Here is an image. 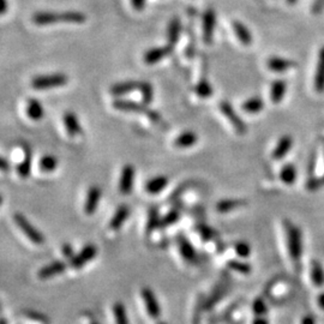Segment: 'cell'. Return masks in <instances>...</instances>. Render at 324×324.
<instances>
[{"instance_id": "obj_1", "label": "cell", "mask_w": 324, "mask_h": 324, "mask_svg": "<svg viewBox=\"0 0 324 324\" xmlns=\"http://www.w3.org/2000/svg\"><path fill=\"white\" fill-rule=\"evenodd\" d=\"M33 21L37 26H49L56 23H73L81 24L87 21V16L77 11L65 12H37L33 17Z\"/></svg>"}, {"instance_id": "obj_2", "label": "cell", "mask_w": 324, "mask_h": 324, "mask_svg": "<svg viewBox=\"0 0 324 324\" xmlns=\"http://www.w3.org/2000/svg\"><path fill=\"white\" fill-rule=\"evenodd\" d=\"M286 244L287 250L290 254L292 261L294 263H299L301 261L302 256V237L300 230L293 223L286 222Z\"/></svg>"}, {"instance_id": "obj_3", "label": "cell", "mask_w": 324, "mask_h": 324, "mask_svg": "<svg viewBox=\"0 0 324 324\" xmlns=\"http://www.w3.org/2000/svg\"><path fill=\"white\" fill-rule=\"evenodd\" d=\"M13 220H15V223L21 230V232H22L31 243L35 245H42L45 243L44 234H42L33 223H30V221L26 218V216L22 215V214H15Z\"/></svg>"}, {"instance_id": "obj_4", "label": "cell", "mask_w": 324, "mask_h": 324, "mask_svg": "<svg viewBox=\"0 0 324 324\" xmlns=\"http://www.w3.org/2000/svg\"><path fill=\"white\" fill-rule=\"evenodd\" d=\"M69 81L66 74L64 73H52L45 76H36L31 81V87L36 90H48L65 85Z\"/></svg>"}, {"instance_id": "obj_5", "label": "cell", "mask_w": 324, "mask_h": 324, "mask_svg": "<svg viewBox=\"0 0 324 324\" xmlns=\"http://www.w3.org/2000/svg\"><path fill=\"white\" fill-rule=\"evenodd\" d=\"M220 111L222 112V115L226 117V119L231 123V125L233 126V129L237 131L239 135H244L246 132V125H245L244 120L238 116V113L234 111V108L231 106L230 102L222 101L220 102Z\"/></svg>"}, {"instance_id": "obj_6", "label": "cell", "mask_w": 324, "mask_h": 324, "mask_svg": "<svg viewBox=\"0 0 324 324\" xmlns=\"http://www.w3.org/2000/svg\"><path fill=\"white\" fill-rule=\"evenodd\" d=\"M96 255H98V247L95 245L89 244L70 259V265L74 269H80L88 264L89 262H91L96 257Z\"/></svg>"}, {"instance_id": "obj_7", "label": "cell", "mask_w": 324, "mask_h": 324, "mask_svg": "<svg viewBox=\"0 0 324 324\" xmlns=\"http://www.w3.org/2000/svg\"><path fill=\"white\" fill-rule=\"evenodd\" d=\"M216 28V13L213 9H208L203 15V40L210 45L213 42Z\"/></svg>"}, {"instance_id": "obj_8", "label": "cell", "mask_w": 324, "mask_h": 324, "mask_svg": "<svg viewBox=\"0 0 324 324\" xmlns=\"http://www.w3.org/2000/svg\"><path fill=\"white\" fill-rule=\"evenodd\" d=\"M142 299H143L145 309H147L149 316L151 318H159L160 315H161V309H160L159 300L154 294V292L148 287L143 288L142 290Z\"/></svg>"}, {"instance_id": "obj_9", "label": "cell", "mask_w": 324, "mask_h": 324, "mask_svg": "<svg viewBox=\"0 0 324 324\" xmlns=\"http://www.w3.org/2000/svg\"><path fill=\"white\" fill-rule=\"evenodd\" d=\"M101 188L98 186H92L89 188L87 198H85L84 203V213L87 214V215H92V214H95L96 209H98V206L100 204V201H101Z\"/></svg>"}, {"instance_id": "obj_10", "label": "cell", "mask_w": 324, "mask_h": 324, "mask_svg": "<svg viewBox=\"0 0 324 324\" xmlns=\"http://www.w3.org/2000/svg\"><path fill=\"white\" fill-rule=\"evenodd\" d=\"M135 168L134 166L126 165L122 170V176L119 180V191L122 195H130L134 187V180H135Z\"/></svg>"}, {"instance_id": "obj_11", "label": "cell", "mask_w": 324, "mask_h": 324, "mask_svg": "<svg viewBox=\"0 0 324 324\" xmlns=\"http://www.w3.org/2000/svg\"><path fill=\"white\" fill-rule=\"evenodd\" d=\"M173 46H165V47H158V48H151L148 52H145L144 54V63L148 65H154V64L161 62L162 59H165L166 56H168L173 51Z\"/></svg>"}, {"instance_id": "obj_12", "label": "cell", "mask_w": 324, "mask_h": 324, "mask_svg": "<svg viewBox=\"0 0 324 324\" xmlns=\"http://www.w3.org/2000/svg\"><path fill=\"white\" fill-rule=\"evenodd\" d=\"M66 270V264L62 261H55L49 263V264L45 265L44 268H41L39 270L37 276L40 280H48L53 276L59 275V274H63Z\"/></svg>"}, {"instance_id": "obj_13", "label": "cell", "mask_w": 324, "mask_h": 324, "mask_svg": "<svg viewBox=\"0 0 324 324\" xmlns=\"http://www.w3.org/2000/svg\"><path fill=\"white\" fill-rule=\"evenodd\" d=\"M178 247H179L180 255L183 256V258L185 259V261L188 263H192V264L197 263L198 261L197 252H196L194 246H192L191 243L186 239V238H184V237L178 238Z\"/></svg>"}, {"instance_id": "obj_14", "label": "cell", "mask_w": 324, "mask_h": 324, "mask_svg": "<svg viewBox=\"0 0 324 324\" xmlns=\"http://www.w3.org/2000/svg\"><path fill=\"white\" fill-rule=\"evenodd\" d=\"M113 107L118 111L130 112V113H147L148 108L144 105L134 101H127V100H116L113 102Z\"/></svg>"}, {"instance_id": "obj_15", "label": "cell", "mask_w": 324, "mask_h": 324, "mask_svg": "<svg viewBox=\"0 0 324 324\" xmlns=\"http://www.w3.org/2000/svg\"><path fill=\"white\" fill-rule=\"evenodd\" d=\"M142 85V82L137 81H125V82H120V83L113 84L109 91H111L112 95L115 96H122L125 94H129V92L134 90H140Z\"/></svg>"}, {"instance_id": "obj_16", "label": "cell", "mask_w": 324, "mask_h": 324, "mask_svg": "<svg viewBox=\"0 0 324 324\" xmlns=\"http://www.w3.org/2000/svg\"><path fill=\"white\" fill-rule=\"evenodd\" d=\"M266 65H268V69L270 71H274V72H284V71L297 66V63L290 59L280 58V56H272L268 60Z\"/></svg>"}, {"instance_id": "obj_17", "label": "cell", "mask_w": 324, "mask_h": 324, "mask_svg": "<svg viewBox=\"0 0 324 324\" xmlns=\"http://www.w3.org/2000/svg\"><path fill=\"white\" fill-rule=\"evenodd\" d=\"M130 216V208L125 204L120 205L118 209L116 210L115 215L112 216L111 222H109V228L112 231H118L122 228V226L125 223L127 218Z\"/></svg>"}, {"instance_id": "obj_18", "label": "cell", "mask_w": 324, "mask_h": 324, "mask_svg": "<svg viewBox=\"0 0 324 324\" xmlns=\"http://www.w3.org/2000/svg\"><path fill=\"white\" fill-rule=\"evenodd\" d=\"M64 125H65V129L70 136L74 137V136H80V135H82L81 123L74 113L72 112L65 113V116H64Z\"/></svg>"}, {"instance_id": "obj_19", "label": "cell", "mask_w": 324, "mask_h": 324, "mask_svg": "<svg viewBox=\"0 0 324 324\" xmlns=\"http://www.w3.org/2000/svg\"><path fill=\"white\" fill-rule=\"evenodd\" d=\"M292 147H293V140L290 136H283L282 138H280L279 142H277L276 147L274 148L273 150V159L274 160H281L283 159L284 156L288 154V151L291 150Z\"/></svg>"}, {"instance_id": "obj_20", "label": "cell", "mask_w": 324, "mask_h": 324, "mask_svg": "<svg viewBox=\"0 0 324 324\" xmlns=\"http://www.w3.org/2000/svg\"><path fill=\"white\" fill-rule=\"evenodd\" d=\"M315 89L317 92H324V47L320 48L318 53L315 73Z\"/></svg>"}, {"instance_id": "obj_21", "label": "cell", "mask_w": 324, "mask_h": 324, "mask_svg": "<svg viewBox=\"0 0 324 324\" xmlns=\"http://www.w3.org/2000/svg\"><path fill=\"white\" fill-rule=\"evenodd\" d=\"M167 185H168V178L165 176H158L147 181L145 191L150 195H158L162 190H165Z\"/></svg>"}, {"instance_id": "obj_22", "label": "cell", "mask_w": 324, "mask_h": 324, "mask_svg": "<svg viewBox=\"0 0 324 324\" xmlns=\"http://www.w3.org/2000/svg\"><path fill=\"white\" fill-rule=\"evenodd\" d=\"M198 137L197 135L192 131H185V132L180 134L179 136L176 138L174 141V147L179 148V149H187L194 147V145L197 143Z\"/></svg>"}, {"instance_id": "obj_23", "label": "cell", "mask_w": 324, "mask_h": 324, "mask_svg": "<svg viewBox=\"0 0 324 324\" xmlns=\"http://www.w3.org/2000/svg\"><path fill=\"white\" fill-rule=\"evenodd\" d=\"M233 29L234 33L237 35L238 40H239L241 44L245 46H250L252 44V41H254L252 34L250 33V30L247 29V27L245 26V24L236 21V22H233Z\"/></svg>"}, {"instance_id": "obj_24", "label": "cell", "mask_w": 324, "mask_h": 324, "mask_svg": "<svg viewBox=\"0 0 324 324\" xmlns=\"http://www.w3.org/2000/svg\"><path fill=\"white\" fill-rule=\"evenodd\" d=\"M286 82L282 80L275 81L272 84V88H270V100H272L274 103H280L283 100L284 95H286Z\"/></svg>"}, {"instance_id": "obj_25", "label": "cell", "mask_w": 324, "mask_h": 324, "mask_svg": "<svg viewBox=\"0 0 324 324\" xmlns=\"http://www.w3.org/2000/svg\"><path fill=\"white\" fill-rule=\"evenodd\" d=\"M27 115L31 120H41L44 118L45 111H44V107L40 102L37 101L36 99H29L28 100V105H27Z\"/></svg>"}, {"instance_id": "obj_26", "label": "cell", "mask_w": 324, "mask_h": 324, "mask_svg": "<svg viewBox=\"0 0 324 324\" xmlns=\"http://www.w3.org/2000/svg\"><path fill=\"white\" fill-rule=\"evenodd\" d=\"M279 178L284 185H293L294 181L297 180V168H295V166L292 165V163L283 166L280 170Z\"/></svg>"}, {"instance_id": "obj_27", "label": "cell", "mask_w": 324, "mask_h": 324, "mask_svg": "<svg viewBox=\"0 0 324 324\" xmlns=\"http://www.w3.org/2000/svg\"><path fill=\"white\" fill-rule=\"evenodd\" d=\"M241 108L249 115H255V113L261 112L264 108V102L261 98H251L241 105Z\"/></svg>"}, {"instance_id": "obj_28", "label": "cell", "mask_w": 324, "mask_h": 324, "mask_svg": "<svg viewBox=\"0 0 324 324\" xmlns=\"http://www.w3.org/2000/svg\"><path fill=\"white\" fill-rule=\"evenodd\" d=\"M243 205H245V201H241V199H223V201H220L218 203L216 209H218L219 213L225 214L231 213L232 210H236Z\"/></svg>"}, {"instance_id": "obj_29", "label": "cell", "mask_w": 324, "mask_h": 324, "mask_svg": "<svg viewBox=\"0 0 324 324\" xmlns=\"http://www.w3.org/2000/svg\"><path fill=\"white\" fill-rule=\"evenodd\" d=\"M181 33V24L179 18H173L172 22L168 26V31H167V39H168V45L174 46L179 40Z\"/></svg>"}, {"instance_id": "obj_30", "label": "cell", "mask_w": 324, "mask_h": 324, "mask_svg": "<svg viewBox=\"0 0 324 324\" xmlns=\"http://www.w3.org/2000/svg\"><path fill=\"white\" fill-rule=\"evenodd\" d=\"M310 276H311V281L315 286L322 287L324 284V270L319 263H312L311 270H310Z\"/></svg>"}, {"instance_id": "obj_31", "label": "cell", "mask_w": 324, "mask_h": 324, "mask_svg": "<svg viewBox=\"0 0 324 324\" xmlns=\"http://www.w3.org/2000/svg\"><path fill=\"white\" fill-rule=\"evenodd\" d=\"M31 162H33V158H31V153L29 149L26 150V158L22 162L20 163L18 167H17V172H18V176L23 179H27L28 177L30 176L31 172Z\"/></svg>"}, {"instance_id": "obj_32", "label": "cell", "mask_w": 324, "mask_h": 324, "mask_svg": "<svg viewBox=\"0 0 324 324\" xmlns=\"http://www.w3.org/2000/svg\"><path fill=\"white\" fill-rule=\"evenodd\" d=\"M113 315H115L116 324H130L125 305L123 302H116L113 305Z\"/></svg>"}, {"instance_id": "obj_33", "label": "cell", "mask_w": 324, "mask_h": 324, "mask_svg": "<svg viewBox=\"0 0 324 324\" xmlns=\"http://www.w3.org/2000/svg\"><path fill=\"white\" fill-rule=\"evenodd\" d=\"M195 92L197 94L199 98L202 99H209L210 96L214 94V89L212 87V84L209 83L206 80H202L195 87Z\"/></svg>"}, {"instance_id": "obj_34", "label": "cell", "mask_w": 324, "mask_h": 324, "mask_svg": "<svg viewBox=\"0 0 324 324\" xmlns=\"http://www.w3.org/2000/svg\"><path fill=\"white\" fill-rule=\"evenodd\" d=\"M58 166V160L53 155H46L40 160V168L44 172H53Z\"/></svg>"}, {"instance_id": "obj_35", "label": "cell", "mask_w": 324, "mask_h": 324, "mask_svg": "<svg viewBox=\"0 0 324 324\" xmlns=\"http://www.w3.org/2000/svg\"><path fill=\"white\" fill-rule=\"evenodd\" d=\"M228 268L231 270H233V272L244 274V275L251 273L250 264H247V263L244 262V261H231L228 263Z\"/></svg>"}, {"instance_id": "obj_36", "label": "cell", "mask_w": 324, "mask_h": 324, "mask_svg": "<svg viewBox=\"0 0 324 324\" xmlns=\"http://www.w3.org/2000/svg\"><path fill=\"white\" fill-rule=\"evenodd\" d=\"M141 92H142V99H143V105H149L154 99V90H153L151 84L142 82L141 85Z\"/></svg>"}, {"instance_id": "obj_37", "label": "cell", "mask_w": 324, "mask_h": 324, "mask_svg": "<svg viewBox=\"0 0 324 324\" xmlns=\"http://www.w3.org/2000/svg\"><path fill=\"white\" fill-rule=\"evenodd\" d=\"M234 252H236V255L238 256V257L244 259V258H247L249 256L251 255V247H250V245H249L247 243H245V241H240V243H237L236 245H234Z\"/></svg>"}, {"instance_id": "obj_38", "label": "cell", "mask_w": 324, "mask_h": 324, "mask_svg": "<svg viewBox=\"0 0 324 324\" xmlns=\"http://www.w3.org/2000/svg\"><path fill=\"white\" fill-rule=\"evenodd\" d=\"M160 222H161V219L159 218L158 210L151 209L150 212H149V216H148V226H147L148 233H151L153 230H155L156 227L160 225Z\"/></svg>"}, {"instance_id": "obj_39", "label": "cell", "mask_w": 324, "mask_h": 324, "mask_svg": "<svg viewBox=\"0 0 324 324\" xmlns=\"http://www.w3.org/2000/svg\"><path fill=\"white\" fill-rule=\"evenodd\" d=\"M178 219H179V213H178L177 210H172V212L167 214L165 218L161 219L160 226L161 227L170 226V225H173V223H176L178 221Z\"/></svg>"}, {"instance_id": "obj_40", "label": "cell", "mask_w": 324, "mask_h": 324, "mask_svg": "<svg viewBox=\"0 0 324 324\" xmlns=\"http://www.w3.org/2000/svg\"><path fill=\"white\" fill-rule=\"evenodd\" d=\"M266 305L263 299L258 298L256 299V300L254 301V305H252V311H254V313L256 316H264L266 313Z\"/></svg>"}, {"instance_id": "obj_41", "label": "cell", "mask_w": 324, "mask_h": 324, "mask_svg": "<svg viewBox=\"0 0 324 324\" xmlns=\"http://www.w3.org/2000/svg\"><path fill=\"white\" fill-rule=\"evenodd\" d=\"M131 3H132V6L137 11H142L145 6V0H131Z\"/></svg>"}, {"instance_id": "obj_42", "label": "cell", "mask_w": 324, "mask_h": 324, "mask_svg": "<svg viewBox=\"0 0 324 324\" xmlns=\"http://www.w3.org/2000/svg\"><path fill=\"white\" fill-rule=\"evenodd\" d=\"M63 252H64V255H65V257H67L69 259H71L74 256L72 254V247H71L70 245H64Z\"/></svg>"}, {"instance_id": "obj_43", "label": "cell", "mask_w": 324, "mask_h": 324, "mask_svg": "<svg viewBox=\"0 0 324 324\" xmlns=\"http://www.w3.org/2000/svg\"><path fill=\"white\" fill-rule=\"evenodd\" d=\"M8 0H0V15H4L8 11Z\"/></svg>"}, {"instance_id": "obj_44", "label": "cell", "mask_w": 324, "mask_h": 324, "mask_svg": "<svg viewBox=\"0 0 324 324\" xmlns=\"http://www.w3.org/2000/svg\"><path fill=\"white\" fill-rule=\"evenodd\" d=\"M301 324H316V319L313 318V316H305L304 318L301 319Z\"/></svg>"}, {"instance_id": "obj_45", "label": "cell", "mask_w": 324, "mask_h": 324, "mask_svg": "<svg viewBox=\"0 0 324 324\" xmlns=\"http://www.w3.org/2000/svg\"><path fill=\"white\" fill-rule=\"evenodd\" d=\"M252 324H269V322H268V319L264 318L263 316H257V318L252 322Z\"/></svg>"}, {"instance_id": "obj_46", "label": "cell", "mask_w": 324, "mask_h": 324, "mask_svg": "<svg viewBox=\"0 0 324 324\" xmlns=\"http://www.w3.org/2000/svg\"><path fill=\"white\" fill-rule=\"evenodd\" d=\"M9 167V162L5 159L0 158V170H8Z\"/></svg>"}, {"instance_id": "obj_47", "label": "cell", "mask_w": 324, "mask_h": 324, "mask_svg": "<svg viewBox=\"0 0 324 324\" xmlns=\"http://www.w3.org/2000/svg\"><path fill=\"white\" fill-rule=\"evenodd\" d=\"M317 305L319 306V309L324 310V293H320L318 297H317Z\"/></svg>"}, {"instance_id": "obj_48", "label": "cell", "mask_w": 324, "mask_h": 324, "mask_svg": "<svg viewBox=\"0 0 324 324\" xmlns=\"http://www.w3.org/2000/svg\"><path fill=\"white\" fill-rule=\"evenodd\" d=\"M28 315H29L30 318H33V319L44 320V318H42V316H41V315H39V313H35V312H28Z\"/></svg>"}, {"instance_id": "obj_49", "label": "cell", "mask_w": 324, "mask_h": 324, "mask_svg": "<svg viewBox=\"0 0 324 324\" xmlns=\"http://www.w3.org/2000/svg\"><path fill=\"white\" fill-rule=\"evenodd\" d=\"M297 2H298V0H287V3H288V4H290V5H293V4H295V3H297Z\"/></svg>"}, {"instance_id": "obj_50", "label": "cell", "mask_w": 324, "mask_h": 324, "mask_svg": "<svg viewBox=\"0 0 324 324\" xmlns=\"http://www.w3.org/2000/svg\"><path fill=\"white\" fill-rule=\"evenodd\" d=\"M0 324H6V322L4 319H0Z\"/></svg>"}, {"instance_id": "obj_51", "label": "cell", "mask_w": 324, "mask_h": 324, "mask_svg": "<svg viewBox=\"0 0 324 324\" xmlns=\"http://www.w3.org/2000/svg\"><path fill=\"white\" fill-rule=\"evenodd\" d=\"M3 204V197H2V195H0V205Z\"/></svg>"}, {"instance_id": "obj_52", "label": "cell", "mask_w": 324, "mask_h": 324, "mask_svg": "<svg viewBox=\"0 0 324 324\" xmlns=\"http://www.w3.org/2000/svg\"><path fill=\"white\" fill-rule=\"evenodd\" d=\"M322 181H323V184H324V176H323V180Z\"/></svg>"}, {"instance_id": "obj_53", "label": "cell", "mask_w": 324, "mask_h": 324, "mask_svg": "<svg viewBox=\"0 0 324 324\" xmlns=\"http://www.w3.org/2000/svg\"><path fill=\"white\" fill-rule=\"evenodd\" d=\"M160 324H165V323H160Z\"/></svg>"}]
</instances>
